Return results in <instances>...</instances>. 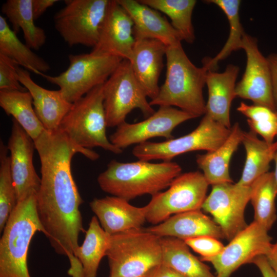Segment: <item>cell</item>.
Returning a JSON list of instances; mask_svg holds the SVG:
<instances>
[{"label": "cell", "instance_id": "6da1fadb", "mask_svg": "<svg viewBox=\"0 0 277 277\" xmlns=\"http://www.w3.org/2000/svg\"><path fill=\"white\" fill-rule=\"evenodd\" d=\"M34 142L41 164L38 218L51 246L58 254L67 256L74 268L80 264L76 257L79 234L85 231L80 210L83 201L72 176L71 161L77 153L92 161L99 154L75 145L60 129L45 130Z\"/></svg>", "mask_w": 277, "mask_h": 277}, {"label": "cell", "instance_id": "f1b7e54d", "mask_svg": "<svg viewBox=\"0 0 277 277\" xmlns=\"http://www.w3.org/2000/svg\"><path fill=\"white\" fill-rule=\"evenodd\" d=\"M10 28L6 18L0 15V53L18 65L42 75L50 69L49 64L23 43Z\"/></svg>", "mask_w": 277, "mask_h": 277}, {"label": "cell", "instance_id": "603a6c76", "mask_svg": "<svg viewBox=\"0 0 277 277\" xmlns=\"http://www.w3.org/2000/svg\"><path fill=\"white\" fill-rule=\"evenodd\" d=\"M145 229L161 238L170 236L183 241L204 235L225 239L220 226L201 210L174 214Z\"/></svg>", "mask_w": 277, "mask_h": 277}, {"label": "cell", "instance_id": "2e32d148", "mask_svg": "<svg viewBox=\"0 0 277 277\" xmlns=\"http://www.w3.org/2000/svg\"><path fill=\"white\" fill-rule=\"evenodd\" d=\"M133 21L117 0H110L99 38L91 53L128 60L133 58L135 43Z\"/></svg>", "mask_w": 277, "mask_h": 277}, {"label": "cell", "instance_id": "30bf717a", "mask_svg": "<svg viewBox=\"0 0 277 277\" xmlns=\"http://www.w3.org/2000/svg\"><path fill=\"white\" fill-rule=\"evenodd\" d=\"M104 107L107 127L125 123L127 115L139 109L146 117L155 111L135 78L130 62L123 60L103 85Z\"/></svg>", "mask_w": 277, "mask_h": 277}, {"label": "cell", "instance_id": "7bdbcfd3", "mask_svg": "<svg viewBox=\"0 0 277 277\" xmlns=\"http://www.w3.org/2000/svg\"><path fill=\"white\" fill-rule=\"evenodd\" d=\"M273 161H274V163H275V170H274V171L273 172L274 174L275 181L277 186V151L275 153Z\"/></svg>", "mask_w": 277, "mask_h": 277}, {"label": "cell", "instance_id": "74e56055", "mask_svg": "<svg viewBox=\"0 0 277 277\" xmlns=\"http://www.w3.org/2000/svg\"><path fill=\"white\" fill-rule=\"evenodd\" d=\"M57 0H32V8L35 21L39 18L48 9L52 7Z\"/></svg>", "mask_w": 277, "mask_h": 277}, {"label": "cell", "instance_id": "9a60e30c", "mask_svg": "<svg viewBox=\"0 0 277 277\" xmlns=\"http://www.w3.org/2000/svg\"><path fill=\"white\" fill-rule=\"evenodd\" d=\"M195 118L193 115L172 107L161 106L144 121L130 124L125 122L117 127L109 137L110 142L123 149L133 144L138 145L154 137L168 140L173 136V129L181 123Z\"/></svg>", "mask_w": 277, "mask_h": 277}, {"label": "cell", "instance_id": "8d00e7d4", "mask_svg": "<svg viewBox=\"0 0 277 277\" xmlns=\"http://www.w3.org/2000/svg\"><path fill=\"white\" fill-rule=\"evenodd\" d=\"M184 241L189 247L200 254L202 258L216 256L219 254L225 247L218 239L208 235L189 239Z\"/></svg>", "mask_w": 277, "mask_h": 277}, {"label": "cell", "instance_id": "f546056e", "mask_svg": "<svg viewBox=\"0 0 277 277\" xmlns=\"http://www.w3.org/2000/svg\"><path fill=\"white\" fill-rule=\"evenodd\" d=\"M250 201L254 210V221L268 231L277 218L275 201L277 186L273 172H268L258 177L250 186Z\"/></svg>", "mask_w": 277, "mask_h": 277}, {"label": "cell", "instance_id": "d6a6232c", "mask_svg": "<svg viewBox=\"0 0 277 277\" xmlns=\"http://www.w3.org/2000/svg\"><path fill=\"white\" fill-rule=\"evenodd\" d=\"M140 2L166 14L171 24L183 40L192 44L195 40L192 15L196 4L195 0H140Z\"/></svg>", "mask_w": 277, "mask_h": 277}, {"label": "cell", "instance_id": "8fae6325", "mask_svg": "<svg viewBox=\"0 0 277 277\" xmlns=\"http://www.w3.org/2000/svg\"><path fill=\"white\" fill-rule=\"evenodd\" d=\"M54 16L55 29L70 47L82 45L93 48L110 0H66Z\"/></svg>", "mask_w": 277, "mask_h": 277}, {"label": "cell", "instance_id": "cb8c5ba5", "mask_svg": "<svg viewBox=\"0 0 277 277\" xmlns=\"http://www.w3.org/2000/svg\"><path fill=\"white\" fill-rule=\"evenodd\" d=\"M244 131L236 122L231 128L229 135L216 149L196 156L199 167L209 185L233 183L229 173L232 155L242 143Z\"/></svg>", "mask_w": 277, "mask_h": 277}, {"label": "cell", "instance_id": "1f68e13d", "mask_svg": "<svg viewBox=\"0 0 277 277\" xmlns=\"http://www.w3.org/2000/svg\"><path fill=\"white\" fill-rule=\"evenodd\" d=\"M208 3L217 5L224 12L229 25V34L221 50L213 58L203 60V66L207 70L215 71L218 63L227 57L232 52L242 49L243 38L246 33L240 22L239 0H208Z\"/></svg>", "mask_w": 277, "mask_h": 277}, {"label": "cell", "instance_id": "60d3db41", "mask_svg": "<svg viewBox=\"0 0 277 277\" xmlns=\"http://www.w3.org/2000/svg\"><path fill=\"white\" fill-rule=\"evenodd\" d=\"M267 60L271 74L273 97L277 111V54L269 55Z\"/></svg>", "mask_w": 277, "mask_h": 277}, {"label": "cell", "instance_id": "5b68a950", "mask_svg": "<svg viewBox=\"0 0 277 277\" xmlns=\"http://www.w3.org/2000/svg\"><path fill=\"white\" fill-rule=\"evenodd\" d=\"M161 239L142 228L110 235L109 277H143L162 264Z\"/></svg>", "mask_w": 277, "mask_h": 277}, {"label": "cell", "instance_id": "9c48e42d", "mask_svg": "<svg viewBox=\"0 0 277 277\" xmlns=\"http://www.w3.org/2000/svg\"><path fill=\"white\" fill-rule=\"evenodd\" d=\"M209 185L199 171L181 173L167 190L153 196L145 206L146 221L159 224L170 217L184 212L201 210Z\"/></svg>", "mask_w": 277, "mask_h": 277}, {"label": "cell", "instance_id": "e0dca14e", "mask_svg": "<svg viewBox=\"0 0 277 277\" xmlns=\"http://www.w3.org/2000/svg\"><path fill=\"white\" fill-rule=\"evenodd\" d=\"M7 148L17 202L31 193H37L41 178L33 163L34 141L13 118Z\"/></svg>", "mask_w": 277, "mask_h": 277}, {"label": "cell", "instance_id": "44dd1931", "mask_svg": "<svg viewBox=\"0 0 277 277\" xmlns=\"http://www.w3.org/2000/svg\"><path fill=\"white\" fill-rule=\"evenodd\" d=\"M17 72L19 81L32 96L34 111L45 130H58L72 104L64 98L60 90H48L37 84L27 70L17 66Z\"/></svg>", "mask_w": 277, "mask_h": 277}, {"label": "cell", "instance_id": "b9f144b4", "mask_svg": "<svg viewBox=\"0 0 277 277\" xmlns=\"http://www.w3.org/2000/svg\"><path fill=\"white\" fill-rule=\"evenodd\" d=\"M265 256L270 266L277 275V241L272 244Z\"/></svg>", "mask_w": 277, "mask_h": 277}, {"label": "cell", "instance_id": "8992f818", "mask_svg": "<svg viewBox=\"0 0 277 277\" xmlns=\"http://www.w3.org/2000/svg\"><path fill=\"white\" fill-rule=\"evenodd\" d=\"M103 85H100L72 103L59 129L73 143L85 149L100 147L116 154L122 149L112 144L106 135Z\"/></svg>", "mask_w": 277, "mask_h": 277}, {"label": "cell", "instance_id": "ee69618b", "mask_svg": "<svg viewBox=\"0 0 277 277\" xmlns=\"http://www.w3.org/2000/svg\"><path fill=\"white\" fill-rule=\"evenodd\" d=\"M143 277H147V274Z\"/></svg>", "mask_w": 277, "mask_h": 277}, {"label": "cell", "instance_id": "d6986e66", "mask_svg": "<svg viewBox=\"0 0 277 277\" xmlns=\"http://www.w3.org/2000/svg\"><path fill=\"white\" fill-rule=\"evenodd\" d=\"M90 206L102 227L109 235L141 228L146 221L145 206H134L119 197L94 199Z\"/></svg>", "mask_w": 277, "mask_h": 277}, {"label": "cell", "instance_id": "ffe728a7", "mask_svg": "<svg viewBox=\"0 0 277 277\" xmlns=\"http://www.w3.org/2000/svg\"><path fill=\"white\" fill-rule=\"evenodd\" d=\"M167 46L159 41L145 39L135 41L130 62L135 78L147 97L154 99L160 87L159 80L163 68Z\"/></svg>", "mask_w": 277, "mask_h": 277}, {"label": "cell", "instance_id": "836d02e7", "mask_svg": "<svg viewBox=\"0 0 277 277\" xmlns=\"http://www.w3.org/2000/svg\"><path fill=\"white\" fill-rule=\"evenodd\" d=\"M237 110L247 117L250 130L259 134L268 144L277 137V112L261 105L241 102Z\"/></svg>", "mask_w": 277, "mask_h": 277}, {"label": "cell", "instance_id": "7a4b0ae2", "mask_svg": "<svg viewBox=\"0 0 277 277\" xmlns=\"http://www.w3.org/2000/svg\"><path fill=\"white\" fill-rule=\"evenodd\" d=\"M181 171L180 165L172 161L123 163L113 160L97 180L105 192L129 201L143 195L153 196L161 192Z\"/></svg>", "mask_w": 277, "mask_h": 277}, {"label": "cell", "instance_id": "83f0119b", "mask_svg": "<svg viewBox=\"0 0 277 277\" xmlns=\"http://www.w3.org/2000/svg\"><path fill=\"white\" fill-rule=\"evenodd\" d=\"M0 106L33 141L45 130L34 111L32 98L28 91L0 90Z\"/></svg>", "mask_w": 277, "mask_h": 277}, {"label": "cell", "instance_id": "ac0fdd59", "mask_svg": "<svg viewBox=\"0 0 277 277\" xmlns=\"http://www.w3.org/2000/svg\"><path fill=\"white\" fill-rule=\"evenodd\" d=\"M126 10L133 23L135 41L154 39L166 46L181 43V34L161 13L139 1L117 0Z\"/></svg>", "mask_w": 277, "mask_h": 277}, {"label": "cell", "instance_id": "7402d4cb", "mask_svg": "<svg viewBox=\"0 0 277 277\" xmlns=\"http://www.w3.org/2000/svg\"><path fill=\"white\" fill-rule=\"evenodd\" d=\"M239 70L238 66L229 64L223 72L208 70L206 73L208 100L205 114L229 129L231 128L230 110L235 97V82Z\"/></svg>", "mask_w": 277, "mask_h": 277}, {"label": "cell", "instance_id": "4fadbf2b", "mask_svg": "<svg viewBox=\"0 0 277 277\" xmlns=\"http://www.w3.org/2000/svg\"><path fill=\"white\" fill-rule=\"evenodd\" d=\"M268 232L253 221L230 240L219 254L200 260L212 265L216 277H230L241 266L267 254L272 244Z\"/></svg>", "mask_w": 277, "mask_h": 277}, {"label": "cell", "instance_id": "277c9868", "mask_svg": "<svg viewBox=\"0 0 277 277\" xmlns=\"http://www.w3.org/2000/svg\"><path fill=\"white\" fill-rule=\"evenodd\" d=\"M37 193L18 201L0 240V277H30L28 251L37 231L45 233L37 212Z\"/></svg>", "mask_w": 277, "mask_h": 277}, {"label": "cell", "instance_id": "f35d334b", "mask_svg": "<svg viewBox=\"0 0 277 277\" xmlns=\"http://www.w3.org/2000/svg\"><path fill=\"white\" fill-rule=\"evenodd\" d=\"M253 263L260 271L263 277H277L268 263L265 255H262L254 258Z\"/></svg>", "mask_w": 277, "mask_h": 277}, {"label": "cell", "instance_id": "5bb4252c", "mask_svg": "<svg viewBox=\"0 0 277 277\" xmlns=\"http://www.w3.org/2000/svg\"><path fill=\"white\" fill-rule=\"evenodd\" d=\"M242 49L246 55V66L241 81L236 84L235 97L249 100L254 105L277 112L269 64L267 58L260 51L257 39L245 33Z\"/></svg>", "mask_w": 277, "mask_h": 277}, {"label": "cell", "instance_id": "ab89813d", "mask_svg": "<svg viewBox=\"0 0 277 277\" xmlns=\"http://www.w3.org/2000/svg\"><path fill=\"white\" fill-rule=\"evenodd\" d=\"M147 277H184L172 269L161 264L151 270L147 274Z\"/></svg>", "mask_w": 277, "mask_h": 277}, {"label": "cell", "instance_id": "3957f363", "mask_svg": "<svg viewBox=\"0 0 277 277\" xmlns=\"http://www.w3.org/2000/svg\"><path fill=\"white\" fill-rule=\"evenodd\" d=\"M166 74L157 96L150 104L176 106L195 118L206 112L203 89L206 84L207 69L197 67L189 60L181 43L167 46Z\"/></svg>", "mask_w": 277, "mask_h": 277}, {"label": "cell", "instance_id": "484cf974", "mask_svg": "<svg viewBox=\"0 0 277 277\" xmlns=\"http://www.w3.org/2000/svg\"><path fill=\"white\" fill-rule=\"evenodd\" d=\"M162 264L184 277H216L210 268L194 256L185 242L177 238H161Z\"/></svg>", "mask_w": 277, "mask_h": 277}, {"label": "cell", "instance_id": "7c38bea8", "mask_svg": "<svg viewBox=\"0 0 277 277\" xmlns=\"http://www.w3.org/2000/svg\"><path fill=\"white\" fill-rule=\"evenodd\" d=\"M251 186L225 183L212 186L202 209L209 213L229 241L247 226L245 210L250 201Z\"/></svg>", "mask_w": 277, "mask_h": 277}, {"label": "cell", "instance_id": "d4e9b609", "mask_svg": "<svg viewBox=\"0 0 277 277\" xmlns=\"http://www.w3.org/2000/svg\"><path fill=\"white\" fill-rule=\"evenodd\" d=\"M242 143L246 160L241 177L236 183L250 186L258 177L269 172L270 164L277 151V142L268 144L250 130L244 131Z\"/></svg>", "mask_w": 277, "mask_h": 277}, {"label": "cell", "instance_id": "e575fe53", "mask_svg": "<svg viewBox=\"0 0 277 277\" xmlns=\"http://www.w3.org/2000/svg\"><path fill=\"white\" fill-rule=\"evenodd\" d=\"M7 146L0 142V231L3 232L9 216L17 203L15 188L10 170Z\"/></svg>", "mask_w": 277, "mask_h": 277}, {"label": "cell", "instance_id": "52a82bcc", "mask_svg": "<svg viewBox=\"0 0 277 277\" xmlns=\"http://www.w3.org/2000/svg\"><path fill=\"white\" fill-rule=\"evenodd\" d=\"M68 68L58 75L43 73L48 82L59 87L64 98L73 103L96 86L104 84L122 58L94 55L90 52L68 55Z\"/></svg>", "mask_w": 277, "mask_h": 277}, {"label": "cell", "instance_id": "4dcf8cb0", "mask_svg": "<svg viewBox=\"0 0 277 277\" xmlns=\"http://www.w3.org/2000/svg\"><path fill=\"white\" fill-rule=\"evenodd\" d=\"M109 236L100 226L96 216H93L84 241L76 253L82 266L84 277H96L100 262L106 255Z\"/></svg>", "mask_w": 277, "mask_h": 277}, {"label": "cell", "instance_id": "d590c367", "mask_svg": "<svg viewBox=\"0 0 277 277\" xmlns=\"http://www.w3.org/2000/svg\"><path fill=\"white\" fill-rule=\"evenodd\" d=\"M16 63L0 53V90L27 91L18 80Z\"/></svg>", "mask_w": 277, "mask_h": 277}, {"label": "cell", "instance_id": "4316f807", "mask_svg": "<svg viewBox=\"0 0 277 277\" xmlns=\"http://www.w3.org/2000/svg\"><path fill=\"white\" fill-rule=\"evenodd\" d=\"M32 4V0H7L3 4L1 11L16 34L22 30L25 44L32 49L38 50L45 44L46 35L44 29L35 24Z\"/></svg>", "mask_w": 277, "mask_h": 277}, {"label": "cell", "instance_id": "ba28073f", "mask_svg": "<svg viewBox=\"0 0 277 277\" xmlns=\"http://www.w3.org/2000/svg\"><path fill=\"white\" fill-rule=\"evenodd\" d=\"M230 131L231 128L205 114L198 126L190 133L161 142H144L133 148L132 154L141 161H172L173 157L188 152L214 151L226 141Z\"/></svg>", "mask_w": 277, "mask_h": 277}]
</instances>
